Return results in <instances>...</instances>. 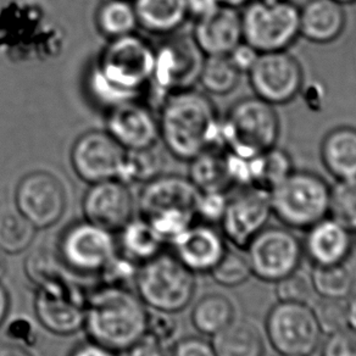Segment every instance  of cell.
<instances>
[{
    "instance_id": "obj_14",
    "label": "cell",
    "mask_w": 356,
    "mask_h": 356,
    "mask_svg": "<svg viewBox=\"0 0 356 356\" xmlns=\"http://www.w3.org/2000/svg\"><path fill=\"white\" fill-rule=\"evenodd\" d=\"M88 289L71 278L35 288V316L40 326L56 336L76 334L83 328Z\"/></svg>"
},
{
    "instance_id": "obj_33",
    "label": "cell",
    "mask_w": 356,
    "mask_h": 356,
    "mask_svg": "<svg viewBox=\"0 0 356 356\" xmlns=\"http://www.w3.org/2000/svg\"><path fill=\"white\" fill-rule=\"evenodd\" d=\"M315 293L322 298L346 299L356 286V273L348 262L331 266H315L312 273Z\"/></svg>"
},
{
    "instance_id": "obj_16",
    "label": "cell",
    "mask_w": 356,
    "mask_h": 356,
    "mask_svg": "<svg viewBox=\"0 0 356 356\" xmlns=\"http://www.w3.org/2000/svg\"><path fill=\"white\" fill-rule=\"evenodd\" d=\"M155 47V67L152 84L163 99L166 95L194 87L198 82L204 55L192 37L182 35H165Z\"/></svg>"
},
{
    "instance_id": "obj_12",
    "label": "cell",
    "mask_w": 356,
    "mask_h": 356,
    "mask_svg": "<svg viewBox=\"0 0 356 356\" xmlns=\"http://www.w3.org/2000/svg\"><path fill=\"white\" fill-rule=\"evenodd\" d=\"M247 74L254 95L273 106L289 104L305 84L302 64L288 50L260 53Z\"/></svg>"
},
{
    "instance_id": "obj_41",
    "label": "cell",
    "mask_w": 356,
    "mask_h": 356,
    "mask_svg": "<svg viewBox=\"0 0 356 356\" xmlns=\"http://www.w3.org/2000/svg\"><path fill=\"white\" fill-rule=\"evenodd\" d=\"M275 293L278 302L309 304L314 298L315 289L312 286V276H307L299 268L277 281Z\"/></svg>"
},
{
    "instance_id": "obj_36",
    "label": "cell",
    "mask_w": 356,
    "mask_h": 356,
    "mask_svg": "<svg viewBox=\"0 0 356 356\" xmlns=\"http://www.w3.org/2000/svg\"><path fill=\"white\" fill-rule=\"evenodd\" d=\"M165 159L155 147L129 150L121 181L124 184H147L163 173Z\"/></svg>"
},
{
    "instance_id": "obj_1",
    "label": "cell",
    "mask_w": 356,
    "mask_h": 356,
    "mask_svg": "<svg viewBox=\"0 0 356 356\" xmlns=\"http://www.w3.org/2000/svg\"><path fill=\"white\" fill-rule=\"evenodd\" d=\"M154 67L155 47L143 37L132 33L110 40L89 70V95L105 111L142 100L152 86Z\"/></svg>"
},
{
    "instance_id": "obj_25",
    "label": "cell",
    "mask_w": 356,
    "mask_h": 356,
    "mask_svg": "<svg viewBox=\"0 0 356 356\" xmlns=\"http://www.w3.org/2000/svg\"><path fill=\"white\" fill-rule=\"evenodd\" d=\"M327 172L336 179L356 178V129L338 126L327 132L320 147Z\"/></svg>"
},
{
    "instance_id": "obj_58",
    "label": "cell",
    "mask_w": 356,
    "mask_h": 356,
    "mask_svg": "<svg viewBox=\"0 0 356 356\" xmlns=\"http://www.w3.org/2000/svg\"><path fill=\"white\" fill-rule=\"evenodd\" d=\"M280 356H286V355H280Z\"/></svg>"
},
{
    "instance_id": "obj_19",
    "label": "cell",
    "mask_w": 356,
    "mask_h": 356,
    "mask_svg": "<svg viewBox=\"0 0 356 356\" xmlns=\"http://www.w3.org/2000/svg\"><path fill=\"white\" fill-rule=\"evenodd\" d=\"M105 126L127 150L152 148L160 140L158 116L143 100H129L106 110Z\"/></svg>"
},
{
    "instance_id": "obj_4",
    "label": "cell",
    "mask_w": 356,
    "mask_h": 356,
    "mask_svg": "<svg viewBox=\"0 0 356 356\" xmlns=\"http://www.w3.org/2000/svg\"><path fill=\"white\" fill-rule=\"evenodd\" d=\"M221 120L227 152L252 158L277 145L281 121L276 106L257 95L237 100Z\"/></svg>"
},
{
    "instance_id": "obj_43",
    "label": "cell",
    "mask_w": 356,
    "mask_h": 356,
    "mask_svg": "<svg viewBox=\"0 0 356 356\" xmlns=\"http://www.w3.org/2000/svg\"><path fill=\"white\" fill-rule=\"evenodd\" d=\"M178 323L173 314L155 312L149 314L145 336L152 337L155 341L170 346L177 336Z\"/></svg>"
},
{
    "instance_id": "obj_51",
    "label": "cell",
    "mask_w": 356,
    "mask_h": 356,
    "mask_svg": "<svg viewBox=\"0 0 356 356\" xmlns=\"http://www.w3.org/2000/svg\"><path fill=\"white\" fill-rule=\"evenodd\" d=\"M0 356H33L25 346L14 341H0Z\"/></svg>"
},
{
    "instance_id": "obj_57",
    "label": "cell",
    "mask_w": 356,
    "mask_h": 356,
    "mask_svg": "<svg viewBox=\"0 0 356 356\" xmlns=\"http://www.w3.org/2000/svg\"><path fill=\"white\" fill-rule=\"evenodd\" d=\"M261 1H266V3H275V1H283V0H261Z\"/></svg>"
},
{
    "instance_id": "obj_54",
    "label": "cell",
    "mask_w": 356,
    "mask_h": 356,
    "mask_svg": "<svg viewBox=\"0 0 356 356\" xmlns=\"http://www.w3.org/2000/svg\"><path fill=\"white\" fill-rule=\"evenodd\" d=\"M250 1H252V0H220L221 6L238 9V10H242L243 8L248 6Z\"/></svg>"
},
{
    "instance_id": "obj_21",
    "label": "cell",
    "mask_w": 356,
    "mask_h": 356,
    "mask_svg": "<svg viewBox=\"0 0 356 356\" xmlns=\"http://www.w3.org/2000/svg\"><path fill=\"white\" fill-rule=\"evenodd\" d=\"M194 43L204 56L228 55L243 40L241 10L218 6L194 24Z\"/></svg>"
},
{
    "instance_id": "obj_18",
    "label": "cell",
    "mask_w": 356,
    "mask_h": 356,
    "mask_svg": "<svg viewBox=\"0 0 356 356\" xmlns=\"http://www.w3.org/2000/svg\"><path fill=\"white\" fill-rule=\"evenodd\" d=\"M134 194L121 179H108L89 184L82 200L84 220L110 232H119L134 218Z\"/></svg>"
},
{
    "instance_id": "obj_8",
    "label": "cell",
    "mask_w": 356,
    "mask_h": 356,
    "mask_svg": "<svg viewBox=\"0 0 356 356\" xmlns=\"http://www.w3.org/2000/svg\"><path fill=\"white\" fill-rule=\"evenodd\" d=\"M118 252L114 233L87 220L65 227L56 250L70 273L95 277Z\"/></svg>"
},
{
    "instance_id": "obj_35",
    "label": "cell",
    "mask_w": 356,
    "mask_h": 356,
    "mask_svg": "<svg viewBox=\"0 0 356 356\" xmlns=\"http://www.w3.org/2000/svg\"><path fill=\"white\" fill-rule=\"evenodd\" d=\"M35 229L19 213L0 215V250L6 255L26 252L35 238Z\"/></svg>"
},
{
    "instance_id": "obj_31",
    "label": "cell",
    "mask_w": 356,
    "mask_h": 356,
    "mask_svg": "<svg viewBox=\"0 0 356 356\" xmlns=\"http://www.w3.org/2000/svg\"><path fill=\"white\" fill-rule=\"evenodd\" d=\"M241 76L228 55L204 56L198 82L207 95L226 97L237 89Z\"/></svg>"
},
{
    "instance_id": "obj_24",
    "label": "cell",
    "mask_w": 356,
    "mask_h": 356,
    "mask_svg": "<svg viewBox=\"0 0 356 356\" xmlns=\"http://www.w3.org/2000/svg\"><path fill=\"white\" fill-rule=\"evenodd\" d=\"M216 356H265L266 337L257 322L236 318L213 337Z\"/></svg>"
},
{
    "instance_id": "obj_10",
    "label": "cell",
    "mask_w": 356,
    "mask_h": 356,
    "mask_svg": "<svg viewBox=\"0 0 356 356\" xmlns=\"http://www.w3.org/2000/svg\"><path fill=\"white\" fill-rule=\"evenodd\" d=\"M199 191L188 177L160 175L147 184L139 193L140 218L154 221H197L195 210Z\"/></svg>"
},
{
    "instance_id": "obj_6",
    "label": "cell",
    "mask_w": 356,
    "mask_h": 356,
    "mask_svg": "<svg viewBox=\"0 0 356 356\" xmlns=\"http://www.w3.org/2000/svg\"><path fill=\"white\" fill-rule=\"evenodd\" d=\"M134 286L147 307L173 315L188 307L197 291L195 275L165 252L140 265Z\"/></svg>"
},
{
    "instance_id": "obj_15",
    "label": "cell",
    "mask_w": 356,
    "mask_h": 356,
    "mask_svg": "<svg viewBox=\"0 0 356 356\" xmlns=\"http://www.w3.org/2000/svg\"><path fill=\"white\" fill-rule=\"evenodd\" d=\"M129 150L108 131L93 129L81 134L70 152L74 173L86 184L121 179Z\"/></svg>"
},
{
    "instance_id": "obj_2",
    "label": "cell",
    "mask_w": 356,
    "mask_h": 356,
    "mask_svg": "<svg viewBox=\"0 0 356 356\" xmlns=\"http://www.w3.org/2000/svg\"><path fill=\"white\" fill-rule=\"evenodd\" d=\"M158 121L165 148L181 161H191L207 149L226 150L222 120L203 90L191 87L166 95Z\"/></svg>"
},
{
    "instance_id": "obj_44",
    "label": "cell",
    "mask_w": 356,
    "mask_h": 356,
    "mask_svg": "<svg viewBox=\"0 0 356 356\" xmlns=\"http://www.w3.org/2000/svg\"><path fill=\"white\" fill-rule=\"evenodd\" d=\"M321 356H356V331L350 327L330 334L322 346Z\"/></svg>"
},
{
    "instance_id": "obj_29",
    "label": "cell",
    "mask_w": 356,
    "mask_h": 356,
    "mask_svg": "<svg viewBox=\"0 0 356 356\" xmlns=\"http://www.w3.org/2000/svg\"><path fill=\"white\" fill-rule=\"evenodd\" d=\"M237 318L236 304L222 293H208L194 304L191 320L204 336L213 337Z\"/></svg>"
},
{
    "instance_id": "obj_7",
    "label": "cell",
    "mask_w": 356,
    "mask_h": 356,
    "mask_svg": "<svg viewBox=\"0 0 356 356\" xmlns=\"http://www.w3.org/2000/svg\"><path fill=\"white\" fill-rule=\"evenodd\" d=\"M243 40L259 53L282 51L300 37L299 6L292 0H252L241 10Z\"/></svg>"
},
{
    "instance_id": "obj_49",
    "label": "cell",
    "mask_w": 356,
    "mask_h": 356,
    "mask_svg": "<svg viewBox=\"0 0 356 356\" xmlns=\"http://www.w3.org/2000/svg\"><path fill=\"white\" fill-rule=\"evenodd\" d=\"M69 356H118V353L88 339L74 346Z\"/></svg>"
},
{
    "instance_id": "obj_13",
    "label": "cell",
    "mask_w": 356,
    "mask_h": 356,
    "mask_svg": "<svg viewBox=\"0 0 356 356\" xmlns=\"http://www.w3.org/2000/svg\"><path fill=\"white\" fill-rule=\"evenodd\" d=\"M15 205L35 229L53 227L64 218L67 193L63 182L48 171H32L21 178L15 189Z\"/></svg>"
},
{
    "instance_id": "obj_30",
    "label": "cell",
    "mask_w": 356,
    "mask_h": 356,
    "mask_svg": "<svg viewBox=\"0 0 356 356\" xmlns=\"http://www.w3.org/2000/svg\"><path fill=\"white\" fill-rule=\"evenodd\" d=\"M95 26L106 40L136 33L138 20L131 0H103L95 10Z\"/></svg>"
},
{
    "instance_id": "obj_38",
    "label": "cell",
    "mask_w": 356,
    "mask_h": 356,
    "mask_svg": "<svg viewBox=\"0 0 356 356\" xmlns=\"http://www.w3.org/2000/svg\"><path fill=\"white\" fill-rule=\"evenodd\" d=\"M328 215L350 232H356V178L337 179L331 186Z\"/></svg>"
},
{
    "instance_id": "obj_52",
    "label": "cell",
    "mask_w": 356,
    "mask_h": 356,
    "mask_svg": "<svg viewBox=\"0 0 356 356\" xmlns=\"http://www.w3.org/2000/svg\"><path fill=\"white\" fill-rule=\"evenodd\" d=\"M10 312V294L6 286L0 282V327L4 325Z\"/></svg>"
},
{
    "instance_id": "obj_23",
    "label": "cell",
    "mask_w": 356,
    "mask_h": 356,
    "mask_svg": "<svg viewBox=\"0 0 356 356\" xmlns=\"http://www.w3.org/2000/svg\"><path fill=\"white\" fill-rule=\"evenodd\" d=\"M346 26V6L334 0H307L299 8L300 37L315 44L336 42Z\"/></svg>"
},
{
    "instance_id": "obj_42",
    "label": "cell",
    "mask_w": 356,
    "mask_h": 356,
    "mask_svg": "<svg viewBox=\"0 0 356 356\" xmlns=\"http://www.w3.org/2000/svg\"><path fill=\"white\" fill-rule=\"evenodd\" d=\"M227 193H222V192L202 193L200 192L197 210H195L197 221L210 223V225L221 222L223 213L227 207Z\"/></svg>"
},
{
    "instance_id": "obj_5",
    "label": "cell",
    "mask_w": 356,
    "mask_h": 356,
    "mask_svg": "<svg viewBox=\"0 0 356 356\" xmlns=\"http://www.w3.org/2000/svg\"><path fill=\"white\" fill-rule=\"evenodd\" d=\"M330 188L317 173L294 170L270 191L273 215L286 227L307 229L328 216Z\"/></svg>"
},
{
    "instance_id": "obj_53",
    "label": "cell",
    "mask_w": 356,
    "mask_h": 356,
    "mask_svg": "<svg viewBox=\"0 0 356 356\" xmlns=\"http://www.w3.org/2000/svg\"><path fill=\"white\" fill-rule=\"evenodd\" d=\"M348 318H349V327L356 331V293L348 302Z\"/></svg>"
},
{
    "instance_id": "obj_50",
    "label": "cell",
    "mask_w": 356,
    "mask_h": 356,
    "mask_svg": "<svg viewBox=\"0 0 356 356\" xmlns=\"http://www.w3.org/2000/svg\"><path fill=\"white\" fill-rule=\"evenodd\" d=\"M186 4L189 17H194V20L211 14L221 6L220 0H186Z\"/></svg>"
},
{
    "instance_id": "obj_46",
    "label": "cell",
    "mask_w": 356,
    "mask_h": 356,
    "mask_svg": "<svg viewBox=\"0 0 356 356\" xmlns=\"http://www.w3.org/2000/svg\"><path fill=\"white\" fill-rule=\"evenodd\" d=\"M171 350L172 356H216L211 343L199 337H186L178 341Z\"/></svg>"
},
{
    "instance_id": "obj_39",
    "label": "cell",
    "mask_w": 356,
    "mask_h": 356,
    "mask_svg": "<svg viewBox=\"0 0 356 356\" xmlns=\"http://www.w3.org/2000/svg\"><path fill=\"white\" fill-rule=\"evenodd\" d=\"M312 309L323 334L330 336L349 327L346 299L321 297Z\"/></svg>"
},
{
    "instance_id": "obj_37",
    "label": "cell",
    "mask_w": 356,
    "mask_h": 356,
    "mask_svg": "<svg viewBox=\"0 0 356 356\" xmlns=\"http://www.w3.org/2000/svg\"><path fill=\"white\" fill-rule=\"evenodd\" d=\"M211 275L213 281L223 287H239L252 277V267L244 249L228 247Z\"/></svg>"
},
{
    "instance_id": "obj_55",
    "label": "cell",
    "mask_w": 356,
    "mask_h": 356,
    "mask_svg": "<svg viewBox=\"0 0 356 356\" xmlns=\"http://www.w3.org/2000/svg\"><path fill=\"white\" fill-rule=\"evenodd\" d=\"M9 271V262H8V257L4 252L0 250V282L1 280H4Z\"/></svg>"
},
{
    "instance_id": "obj_27",
    "label": "cell",
    "mask_w": 356,
    "mask_h": 356,
    "mask_svg": "<svg viewBox=\"0 0 356 356\" xmlns=\"http://www.w3.org/2000/svg\"><path fill=\"white\" fill-rule=\"evenodd\" d=\"M226 152L221 149H207L188 161V178L202 193H227L234 187L228 173Z\"/></svg>"
},
{
    "instance_id": "obj_47",
    "label": "cell",
    "mask_w": 356,
    "mask_h": 356,
    "mask_svg": "<svg viewBox=\"0 0 356 356\" xmlns=\"http://www.w3.org/2000/svg\"><path fill=\"white\" fill-rule=\"evenodd\" d=\"M260 53L254 49L252 45L248 44L247 42L242 40L234 49L228 54V58L232 61L234 67L241 74H248L252 69Z\"/></svg>"
},
{
    "instance_id": "obj_34",
    "label": "cell",
    "mask_w": 356,
    "mask_h": 356,
    "mask_svg": "<svg viewBox=\"0 0 356 356\" xmlns=\"http://www.w3.org/2000/svg\"><path fill=\"white\" fill-rule=\"evenodd\" d=\"M69 273L59 255L49 249H35L26 257V277L35 288L70 280Z\"/></svg>"
},
{
    "instance_id": "obj_45",
    "label": "cell",
    "mask_w": 356,
    "mask_h": 356,
    "mask_svg": "<svg viewBox=\"0 0 356 356\" xmlns=\"http://www.w3.org/2000/svg\"><path fill=\"white\" fill-rule=\"evenodd\" d=\"M6 336L11 341L25 346L27 349L37 346L40 338L35 323L25 316H17L11 320L6 327Z\"/></svg>"
},
{
    "instance_id": "obj_22",
    "label": "cell",
    "mask_w": 356,
    "mask_h": 356,
    "mask_svg": "<svg viewBox=\"0 0 356 356\" xmlns=\"http://www.w3.org/2000/svg\"><path fill=\"white\" fill-rule=\"evenodd\" d=\"M353 245V232L327 216L307 228L302 250L314 267L331 266L348 262Z\"/></svg>"
},
{
    "instance_id": "obj_28",
    "label": "cell",
    "mask_w": 356,
    "mask_h": 356,
    "mask_svg": "<svg viewBox=\"0 0 356 356\" xmlns=\"http://www.w3.org/2000/svg\"><path fill=\"white\" fill-rule=\"evenodd\" d=\"M119 233L116 239L119 252L139 265L165 252L166 244L154 231L152 225L140 216L132 218Z\"/></svg>"
},
{
    "instance_id": "obj_56",
    "label": "cell",
    "mask_w": 356,
    "mask_h": 356,
    "mask_svg": "<svg viewBox=\"0 0 356 356\" xmlns=\"http://www.w3.org/2000/svg\"><path fill=\"white\" fill-rule=\"evenodd\" d=\"M337 3H339L341 6H354L356 4V0H334Z\"/></svg>"
},
{
    "instance_id": "obj_9",
    "label": "cell",
    "mask_w": 356,
    "mask_h": 356,
    "mask_svg": "<svg viewBox=\"0 0 356 356\" xmlns=\"http://www.w3.org/2000/svg\"><path fill=\"white\" fill-rule=\"evenodd\" d=\"M321 334L309 304L278 302L265 320V337L280 355L312 356Z\"/></svg>"
},
{
    "instance_id": "obj_17",
    "label": "cell",
    "mask_w": 356,
    "mask_h": 356,
    "mask_svg": "<svg viewBox=\"0 0 356 356\" xmlns=\"http://www.w3.org/2000/svg\"><path fill=\"white\" fill-rule=\"evenodd\" d=\"M273 208L270 192L257 187H241L228 198L221 220V232L232 247L245 249L257 233L267 227Z\"/></svg>"
},
{
    "instance_id": "obj_48",
    "label": "cell",
    "mask_w": 356,
    "mask_h": 356,
    "mask_svg": "<svg viewBox=\"0 0 356 356\" xmlns=\"http://www.w3.org/2000/svg\"><path fill=\"white\" fill-rule=\"evenodd\" d=\"M172 348L154 338L144 336L140 341L131 346L127 353L129 356H172Z\"/></svg>"
},
{
    "instance_id": "obj_11",
    "label": "cell",
    "mask_w": 356,
    "mask_h": 356,
    "mask_svg": "<svg viewBox=\"0 0 356 356\" xmlns=\"http://www.w3.org/2000/svg\"><path fill=\"white\" fill-rule=\"evenodd\" d=\"M252 276L276 283L300 268L304 250L300 239L286 227H265L247 248Z\"/></svg>"
},
{
    "instance_id": "obj_3",
    "label": "cell",
    "mask_w": 356,
    "mask_h": 356,
    "mask_svg": "<svg viewBox=\"0 0 356 356\" xmlns=\"http://www.w3.org/2000/svg\"><path fill=\"white\" fill-rule=\"evenodd\" d=\"M148 315L147 305L131 288L98 283L88 289L83 330L89 341L119 354L145 336Z\"/></svg>"
},
{
    "instance_id": "obj_20",
    "label": "cell",
    "mask_w": 356,
    "mask_h": 356,
    "mask_svg": "<svg viewBox=\"0 0 356 356\" xmlns=\"http://www.w3.org/2000/svg\"><path fill=\"white\" fill-rule=\"evenodd\" d=\"M168 247L194 275H209L227 250V241L215 225L195 221Z\"/></svg>"
},
{
    "instance_id": "obj_32",
    "label": "cell",
    "mask_w": 356,
    "mask_h": 356,
    "mask_svg": "<svg viewBox=\"0 0 356 356\" xmlns=\"http://www.w3.org/2000/svg\"><path fill=\"white\" fill-rule=\"evenodd\" d=\"M293 171L292 156L276 145L252 158V187L270 192Z\"/></svg>"
},
{
    "instance_id": "obj_26",
    "label": "cell",
    "mask_w": 356,
    "mask_h": 356,
    "mask_svg": "<svg viewBox=\"0 0 356 356\" xmlns=\"http://www.w3.org/2000/svg\"><path fill=\"white\" fill-rule=\"evenodd\" d=\"M139 27L149 33H176L189 19L186 0H134Z\"/></svg>"
},
{
    "instance_id": "obj_40",
    "label": "cell",
    "mask_w": 356,
    "mask_h": 356,
    "mask_svg": "<svg viewBox=\"0 0 356 356\" xmlns=\"http://www.w3.org/2000/svg\"><path fill=\"white\" fill-rule=\"evenodd\" d=\"M140 265L118 252L100 271L98 283L110 287L131 288L136 283Z\"/></svg>"
}]
</instances>
